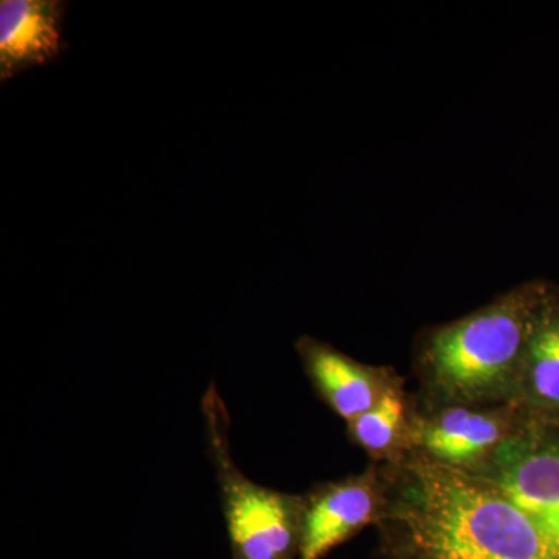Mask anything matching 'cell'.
Listing matches in <instances>:
<instances>
[{
  "label": "cell",
  "instance_id": "obj_1",
  "mask_svg": "<svg viewBox=\"0 0 559 559\" xmlns=\"http://www.w3.org/2000/svg\"><path fill=\"white\" fill-rule=\"evenodd\" d=\"M400 520L426 559H558L549 540L498 487L454 466H412Z\"/></svg>",
  "mask_w": 559,
  "mask_h": 559
},
{
  "label": "cell",
  "instance_id": "obj_2",
  "mask_svg": "<svg viewBox=\"0 0 559 559\" xmlns=\"http://www.w3.org/2000/svg\"><path fill=\"white\" fill-rule=\"evenodd\" d=\"M549 282H528L455 322L433 329L423 366L448 399L480 401L514 393L530 334Z\"/></svg>",
  "mask_w": 559,
  "mask_h": 559
},
{
  "label": "cell",
  "instance_id": "obj_3",
  "mask_svg": "<svg viewBox=\"0 0 559 559\" xmlns=\"http://www.w3.org/2000/svg\"><path fill=\"white\" fill-rule=\"evenodd\" d=\"M210 457L235 559H285L299 546L300 499L249 480L230 454L229 414L215 388L204 399Z\"/></svg>",
  "mask_w": 559,
  "mask_h": 559
},
{
  "label": "cell",
  "instance_id": "obj_4",
  "mask_svg": "<svg viewBox=\"0 0 559 559\" xmlns=\"http://www.w3.org/2000/svg\"><path fill=\"white\" fill-rule=\"evenodd\" d=\"M495 455L488 481L535 522L559 559V421H538Z\"/></svg>",
  "mask_w": 559,
  "mask_h": 559
},
{
  "label": "cell",
  "instance_id": "obj_5",
  "mask_svg": "<svg viewBox=\"0 0 559 559\" xmlns=\"http://www.w3.org/2000/svg\"><path fill=\"white\" fill-rule=\"evenodd\" d=\"M378 509L371 474L325 485L300 499V559H320L366 527Z\"/></svg>",
  "mask_w": 559,
  "mask_h": 559
},
{
  "label": "cell",
  "instance_id": "obj_6",
  "mask_svg": "<svg viewBox=\"0 0 559 559\" xmlns=\"http://www.w3.org/2000/svg\"><path fill=\"white\" fill-rule=\"evenodd\" d=\"M68 2L62 0H2L0 2V80L57 60Z\"/></svg>",
  "mask_w": 559,
  "mask_h": 559
},
{
  "label": "cell",
  "instance_id": "obj_7",
  "mask_svg": "<svg viewBox=\"0 0 559 559\" xmlns=\"http://www.w3.org/2000/svg\"><path fill=\"white\" fill-rule=\"evenodd\" d=\"M296 347L319 395L348 423L373 409L390 390L382 388L377 370L356 362L331 345L301 337Z\"/></svg>",
  "mask_w": 559,
  "mask_h": 559
},
{
  "label": "cell",
  "instance_id": "obj_8",
  "mask_svg": "<svg viewBox=\"0 0 559 559\" xmlns=\"http://www.w3.org/2000/svg\"><path fill=\"white\" fill-rule=\"evenodd\" d=\"M514 395L538 421H559V289L551 283L530 334Z\"/></svg>",
  "mask_w": 559,
  "mask_h": 559
},
{
  "label": "cell",
  "instance_id": "obj_9",
  "mask_svg": "<svg viewBox=\"0 0 559 559\" xmlns=\"http://www.w3.org/2000/svg\"><path fill=\"white\" fill-rule=\"evenodd\" d=\"M506 433L502 419L469 409H448L426 423L419 441L433 460L459 466L498 451Z\"/></svg>",
  "mask_w": 559,
  "mask_h": 559
},
{
  "label": "cell",
  "instance_id": "obj_10",
  "mask_svg": "<svg viewBox=\"0 0 559 559\" xmlns=\"http://www.w3.org/2000/svg\"><path fill=\"white\" fill-rule=\"evenodd\" d=\"M348 429L353 440L371 454L392 450L404 429V403L400 393L390 389L373 409L349 421Z\"/></svg>",
  "mask_w": 559,
  "mask_h": 559
}]
</instances>
